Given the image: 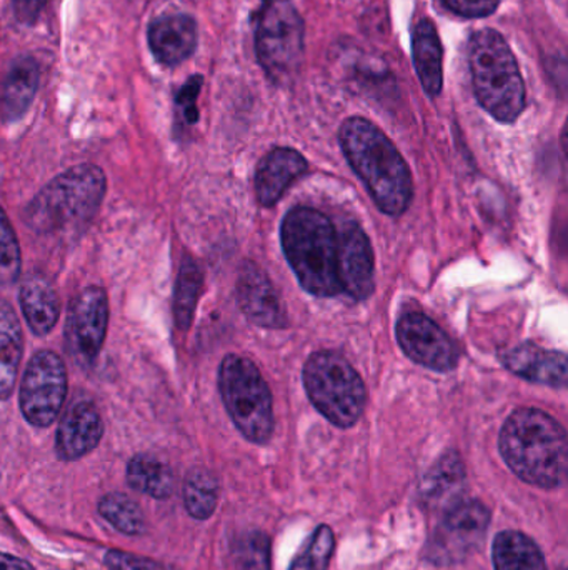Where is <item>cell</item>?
Segmentation results:
<instances>
[{
  "label": "cell",
  "instance_id": "obj_29",
  "mask_svg": "<svg viewBox=\"0 0 568 570\" xmlns=\"http://www.w3.org/2000/svg\"><path fill=\"white\" fill-rule=\"evenodd\" d=\"M22 269L19 239L6 210L0 207V285H12Z\"/></svg>",
  "mask_w": 568,
  "mask_h": 570
},
{
  "label": "cell",
  "instance_id": "obj_2",
  "mask_svg": "<svg viewBox=\"0 0 568 570\" xmlns=\"http://www.w3.org/2000/svg\"><path fill=\"white\" fill-rule=\"evenodd\" d=\"M500 454L527 484L556 489L567 478V435L562 425L539 409H517L500 431Z\"/></svg>",
  "mask_w": 568,
  "mask_h": 570
},
{
  "label": "cell",
  "instance_id": "obj_9",
  "mask_svg": "<svg viewBox=\"0 0 568 570\" xmlns=\"http://www.w3.org/2000/svg\"><path fill=\"white\" fill-rule=\"evenodd\" d=\"M67 397V368L52 351H39L23 372L19 404L33 428H49L59 417Z\"/></svg>",
  "mask_w": 568,
  "mask_h": 570
},
{
  "label": "cell",
  "instance_id": "obj_22",
  "mask_svg": "<svg viewBox=\"0 0 568 570\" xmlns=\"http://www.w3.org/2000/svg\"><path fill=\"white\" fill-rule=\"evenodd\" d=\"M413 62L420 82L430 97H437L442 90V43L439 33L429 19L420 20L413 30Z\"/></svg>",
  "mask_w": 568,
  "mask_h": 570
},
{
  "label": "cell",
  "instance_id": "obj_35",
  "mask_svg": "<svg viewBox=\"0 0 568 570\" xmlns=\"http://www.w3.org/2000/svg\"><path fill=\"white\" fill-rule=\"evenodd\" d=\"M46 3L47 0H12L17 20L26 23V26H32L37 22Z\"/></svg>",
  "mask_w": 568,
  "mask_h": 570
},
{
  "label": "cell",
  "instance_id": "obj_14",
  "mask_svg": "<svg viewBox=\"0 0 568 570\" xmlns=\"http://www.w3.org/2000/svg\"><path fill=\"white\" fill-rule=\"evenodd\" d=\"M103 422L89 399L73 401L57 429L56 451L62 461H79L99 445Z\"/></svg>",
  "mask_w": 568,
  "mask_h": 570
},
{
  "label": "cell",
  "instance_id": "obj_13",
  "mask_svg": "<svg viewBox=\"0 0 568 570\" xmlns=\"http://www.w3.org/2000/svg\"><path fill=\"white\" fill-rule=\"evenodd\" d=\"M339 239V281L342 292L356 301H363L373 294L376 271L369 237L356 223H347Z\"/></svg>",
  "mask_w": 568,
  "mask_h": 570
},
{
  "label": "cell",
  "instance_id": "obj_3",
  "mask_svg": "<svg viewBox=\"0 0 568 570\" xmlns=\"http://www.w3.org/2000/svg\"><path fill=\"white\" fill-rule=\"evenodd\" d=\"M106 190L103 170L93 164H80L39 190L23 210V223L39 236L82 233L99 213Z\"/></svg>",
  "mask_w": 568,
  "mask_h": 570
},
{
  "label": "cell",
  "instance_id": "obj_12",
  "mask_svg": "<svg viewBox=\"0 0 568 570\" xmlns=\"http://www.w3.org/2000/svg\"><path fill=\"white\" fill-rule=\"evenodd\" d=\"M397 341L407 357L436 372H449L459 362L456 345L432 318L407 312L396 327Z\"/></svg>",
  "mask_w": 568,
  "mask_h": 570
},
{
  "label": "cell",
  "instance_id": "obj_25",
  "mask_svg": "<svg viewBox=\"0 0 568 570\" xmlns=\"http://www.w3.org/2000/svg\"><path fill=\"white\" fill-rule=\"evenodd\" d=\"M127 482L140 494L167 499L172 495L176 479L169 465L152 455L139 454L129 462Z\"/></svg>",
  "mask_w": 568,
  "mask_h": 570
},
{
  "label": "cell",
  "instance_id": "obj_6",
  "mask_svg": "<svg viewBox=\"0 0 568 570\" xmlns=\"http://www.w3.org/2000/svg\"><path fill=\"white\" fill-rule=\"evenodd\" d=\"M303 387L313 407L337 428H352L366 411V384L339 352L310 355L303 367Z\"/></svg>",
  "mask_w": 568,
  "mask_h": 570
},
{
  "label": "cell",
  "instance_id": "obj_20",
  "mask_svg": "<svg viewBox=\"0 0 568 570\" xmlns=\"http://www.w3.org/2000/svg\"><path fill=\"white\" fill-rule=\"evenodd\" d=\"M39 63L33 57L20 56L13 60L0 94V114L3 120L13 122L27 112L39 89Z\"/></svg>",
  "mask_w": 568,
  "mask_h": 570
},
{
  "label": "cell",
  "instance_id": "obj_19",
  "mask_svg": "<svg viewBox=\"0 0 568 570\" xmlns=\"http://www.w3.org/2000/svg\"><path fill=\"white\" fill-rule=\"evenodd\" d=\"M20 308L33 334L43 337L56 327L60 317V301L47 277L30 274L19 291Z\"/></svg>",
  "mask_w": 568,
  "mask_h": 570
},
{
  "label": "cell",
  "instance_id": "obj_5",
  "mask_svg": "<svg viewBox=\"0 0 568 570\" xmlns=\"http://www.w3.org/2000/svg\"><path fill=\"white\" fill-rule=\"evenodd\" d=\"M470 70L480 106L500 122L512 124L526 109V86L509 43L484 29L470 40Z\"/></svg>",
  "mask_w": 568,
  "mask_h": 570
},
{
  "label": "cell",
  "instance_id": "obj_10",
  "mask_svg": "<svg viewBox=\"0 0 568 570\" xmlns=\"http://www.w3.org/2000/svg\"><path fill=\"white\" fill-rule=\"evenodd\" d=\"M490 524V514L479 501H457L446 509L429 544V556L437 564H454L479 551Z\"/></svg>",
  "mask_w": 568,
  "mask_h": 570
},
{
  "label": "cell",
  "instance_id": "obj_33",
  "mask_svg": "<svg viewBox=\"0 0 568 570\" xmlns=\"http://www.w3.org/2000/svg\"><path fill=\"white\" fill-rule=\"evenodd\" d=\"M452 12L464 17H486L496 12L500 0H444Z\"/></svg>",
  "mask_w": 568,
  "mask_h": 570
},
{
  "label": "cell",
  "instance_id": "obj_1",
  "mask_svg": "<svg viewBox=\"0 0 568 570\" xmlns=\"http://www.w3.org/2000/svg\"><path fill=\"white\" fill-rule=\"evenodd\" d=\"M340 146L376 206L387 216H402L412 203V176L389 137L370 120L350 117L340 129Z\"/></svg>",
  "mask_w": 568,
  "mask_h": 570
},
{
  "label": "cell",
  "instance_id": "obj_24",
  "mask_svg": "<svg viewBox=\"0 0 568 570\" xmlns=\"http://www.w3.org/2000/svg\"><path fill=\"white\" fill-rule=\"evenodd\" d=\"M492 558L496 570H547L539 546L522 532L506 531L497 535Z\"/></svg>",
  "mask_w": 568,
  "mask_h": 570
},
{
  "label": "cell",
  "instance_id": "obj_21",
  "mask_svg": "<svg viewBox=\"0 0 568 570\" xmlns=\"http://www.w3.org/2000/svg\"><path fill=\"white\" fill-rule=\"evenodd\" d=\"M22 352L23 334L19 317L12 305L0 298V401H7L16 389Z\"/></svg>",
  "mask_w": 568,
  "mask_h": 570
},
{
  "label": "cell",
  "instance_id": "obj_26",
  "mask_svg": "<svg viewBox=\"0 0 568 570\" xmlns=\"http://www.w3.org/2000/svg\"><path fill=\"white\" fill-rule=\"evenodd\" d=\"M202 284V271L192 257H186L180 264L176 291H173V317L180 331H187L192 325Z\"/></svg>",
  "mask_w": 568,
  "mask_h": 570
},
{
  "label": "cell",
  "instance_id": "obj_23",
  "mask_svg": "<svg viewBox=\"0 0 568 570\" xmlns=\"http://www.w3.org/2000/svg\"><path fill=\"white\" fill-rule=\"evenodd\" d=\"M466 481V469L456 452H447L426 475L422 484V498L432 508H446L460 501L459 494Z\"/></svg>",
  "mask_w": 568,
  "mask_h": 570
},
{
  "label": "cell",
  "instance_id": "obj_4",
  "mask_svg": "<svg viewBox=\"0 0 568 570\" xmlns=\"http://www.w3.org/2000/svg\"><path fill=\"white\" fill-rule=\"evenodd\" d=\"M283 253L300 285L317 297L342 292L339 281V239L329 217L310 207H296L280 229Z\"/></svg>",
  "mask_w": 568,
  "mask_h": 570
},
{
  "label": "cell",
  "instance_id": "obj_36",
  "mask_svg": "<svg viewBox=\"0 0 568 570\" xmlns=\"http://www.w3.org/2000/svg\"><path fill=\"white\" fill-rule=\"evenodd\" d=\"M0 570H36L32 564L23 559L13 558V556L2 554L0 552Z\"/></svg>",
  "mask_w": 568,
  "mask_h": 570
},
{
  "label": "cell",
  "instance_id": "obj_27",
  "mask_svg": "<svg viewBox=\"0 0 568 570\" xmlns=\"http://www.w3.org/2000/svg\"><path fill=\"white\" fill-rule=\"evenodd\" d=\"M219 501V484L206 469H193L183 484V502L187 512L197 521H206L213 514Z\"/></svg>",
  "mask_w": 568,
  "mask_h": 570
},
{
  "label": "cell",
  "instance_id": "obj_30",
  "mask_svg": "<svg viewBox=\"0 0 568 570\" xmlns=\"http://www.w3.org/2000/svg\"><path fill=\"white\" fill-rule=\"evenodd\" d=\"M333 548H336V539H333L332 529L320 525L289 570H327Z\"/></svg>",
  "mask_w": 568,
  "mask_h": 570
},
{
  "label": "cell",
  "instance_id": "obj_7",
  "mask_svg": "<svg viewBox=\"0 0 568 570\" xmlns=\"http://www.w3.org/2000/svg\"><path fill=\"white\" fill-rule=\"evenodd\" d=\"M219 391L240 434L253 444H267L273 432V401L257 365L242 355H227L219 368Z\"/></svg>",
  "mask_w": 568,
  "mask_h": 570
},
{
  "label": "cell",
  "instance_id": "obj_18",
  "mask_svg": "<svg viewBox=\"0 0 568 570\" xmlns=\"http://www.w3.org/2000/svg\"><path fill=\"white\" fill-rule=\"evenodd\" d=\"M149 46L159 62L177 66L192 56L197 47V26L183 13L153 20L149 29Z\"/></svg>",
  "mask_w": 568,
  "mask_h": 570
},
{
  "label": "cell",
  "instance_id": "obj_34",
  "mask_svg": "<svg viewBox=\"0 0 568 570\" xmlns=\"http://www.w3.org/2000/svg\"><path fill=\"white\" fill-rule=\"evenodd\" d=\"M200 86H202V77H192V79L180 89L179 96H177V104H179L180 109H182L187 122H197V119H199L196 100L197 96H199Z\"/></svg>",
  "mask_w": 568,
  "mask_h": 570
},
{
  "label": "cell",
  "instance_id": "obj_31",
  "mask_svg": "<svg viewBox=\"0 0 568 570\" xmlns=\"http://www.w3.org/2000/svg\"><path fill=\"white\" fill-rule=\"evenodd\" d=\"M237 558L246 570H269V539L263 534H249L237 548Z\"/></svg>",
  "mask_w": 568,
  "mask_h": 570
},
{
  "label": "cell",
  "instance_id": "obj_32",
  "mask_svg": "<svg viewBox=\"0 0 568 570\" xmlns=\"http://www.w3.org/2000/svg\"><path fill=\"white\" fill-rule=\"evenodd\" d=\"M106 566L110 570H176L152 559L139 558L122 551H109L106 554Z\"/></svg>",
  "mask_w": 568,
  "mask_h": 570
},
{
  "label": "cell",
  "instance_id": "obj_15",
  "mask_svg": "<svg viewBox=\"0 0 568 570\" xmlns=\"http://www.w3.org/2000/svg\"><path fill=\"white\" fill-rule=\"evenodd\" d=\"M237 294H239L240 308L252 324L267 328L286 327L287 315L282 301L267 274L256 264H243Z\"/></svg>",
  "mask_w": 568,
  "mask_h": 570
},
{
  "label": "cell",
  "instance_id": "obj_8",
  "mask_svg": "<svg viewBox=\"0 0 568 570\" xmlns=\"http://www.w3.org/2000/svg\"><path fill=\"white\" fill-rule=\"evenodd\" d=\"M257 56L273 80L290 79L303 52V22L290 0H270L257 29Z\"/></svg>",
  "mask_w": 568,
  "mask_h": 570
},
{
  "label": "cell",
  "instance_id": "obj_17",
  "mask_svg": "<svg viewBox=\"0 0 568 570\" xmlns=\"http://www.w3.org/2000/svg\"><path fill=\"white\" fill-rule=\"evenodd\" d=\"M309 169L306 157L293 149L279 147L263 157L256 174L257 200L263 207L282 199L290 186Z\"/></svg>",
  "mask_w": 568,
  "mask_h": 570
},
{
  "label": "cell",
  "instance_id": "obj_16",
  "mask_svg": "<svg viewBox=\"0 0 568 570\" xmlns=\"http://www.w3.org/2000/svg\"><path fill=\"white\" fill-rule=\"evenodd\" d=\"M500 361L519 377L536 384L564 389L567 385V355L547 351L532 342L517 345L500 354Z\"/></svg>",
  "mask_w": 568,
  "mask_h": 570
},
{
  "label": "cell",
  "instance_id": "obj_11",
  "mask_svg": "<svg viewBox=\"0 0 568 570\" xmlns=\"http://www.w3.org/2000/svg\"><path fill=\"white\" fill-rule=\"evenodd\" d=\"M109 327V298L99 285H89L67 308L66 344L77 364L92 365L102 351Z\"/></svg>",
  "mask_w": 568,
  "mask_h": 570
},
{
  "label": "cell",
  "instance_id": "obj_28",
  "mask_svg": "<svg viewBox=\"0 0 568 570\" xmlns=\"http://www.w3.org/2000/svg\"><path fill=\"white\" fill-rule=\"evenodd\" d=\"M99 514L122 534L142 535L147 531L142 509L129 495L119 492L103 495L99 502Z\"/></svg>",
  "mask_w": 568,
  "mask_h": 570
}]
</instances>
